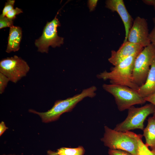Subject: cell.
<instances>
[{
    "label": "cell",
    "mask_w": 155,
    "mask_h": 155,
    "mask_svg": "<svg viewBox=\"0 0 155 155\" xmlns=\"http://www.w3.org/2000/svg\"><path fill=\"white\" fill-rule=\"evenodd\" d=\"M96 87L92 86L82 90L80 93L64 100L56 101L50 109L46 112H40L30 109L29 112L38 115L42 122L48 123L58 119L63 114L71 112L77 104L86 97L92 98L96 95Z\"/></svg>",
    "instance_id": "cell-1"
},
{
    "label": "cell",
    "mask_w": 155,
    "mask_h": 155,
    "mask_svg": "<svg viewBox=\"0 0 155 155\" xmlns=\"http://www.w3.org/2000/svg\"><path fill=\"white\" fill-rule=\"evenodd\" d=\"M104 136L101 140L105 146L110 149L121 150L137 155L138 139L140 134L130 131H116L106 126L104 127Z\"/></svg>",
    "instance_id": "cell-2"
},
{
    "label": "cell",
    "mask_w": 155,
    "mask_h": 155,
    "mask_svg": "<svg viewBox=\"0 0 155 155\" xmlns=\"http://www.w3.org/2000/svg\"><path fill=\"white\" fill-rule=\"evenodd\" d=\"M138 54L125 59L111 67L109 72L105 70L100 73L97 75V78L104 80H109L111 84L126 86L138 90L139 87L133 82L132 73L135 60Z\"/></svg>",
    "instance_id": "cell-3"
},
{
    "label": "cell",
    "mask_w": 155,
    "mask_h": 155,
    "mask_svg": "<svg viewBox=\"0 0 155 155\" xmlns=\"http://www.w3.org/2000/svg\"><path fill=\"white\" fill-rule=\"evenodd\" d=\"M103 89L114 97L118 108L122 111L137 104L146 101L137 90L127 86L117 84H104Z\"/></svg>",
    "instance_id": "cell-4"
},
{
    "label": "cell",
    "mask_w": 155,
    "mask_h": 155,
    "mask_svg": "<svg viewBox=\"0 0 155 155\" xmlns=\"http://www.w3.org/2000/svg\"><path fill=\"white\" fill-rule=\"evenodd\" d=\"M155 109V106L151 103L140 107L132 106L128 109L125 119L117 124L114 129L124 132L136 129L143 130L144 121L148 115L153 114Z\"/></svg>",
    "instance_id": "cell-5"
},
{
    "label": "cell",
    "mask_w": 155,
    "mask_h": 155,
    "mask_svg": "<svg viewBox=\"0 0 155 155\" xmlns=\"http://www.w3.org/2000/svg\"><path fill=\"white\" fill-rule=\"evenodd\" d=\"M155 58V48L151 43L136 56L132 73L134 84L140 87L145 82L151 65Z\"/></svg>",
    "instance_id": "cell-6"
},
{
    "label": "cell",
    "mask_w": 155,
    "mask_h": 155,
    "mask_svg": "<svg viewBox=\"0 0 155 155\" xmlns=\"http://www.w3.org/2000/svg\"><path fill=\"white\" fill-rule=\"evenodd\" d=\"M58 13L57 12L52 20L47 22L42 35L35 40V44L39 52L47 53L50 46L55 48L60 46L63 43L64 38L59 36L57 34V28L61 26L57 18Z\"/></svg>",
    "instance_id": "cell-7"
},
{
    "label": "cell",
    "mask_w": 155,
    "mask_h": 155,
    "mask_svg": "<svg viewBox=\"0 0 155 155\" xmlns=\"http://www.w3.org/2000/svg\"><path fill=\"white\" fill-rule=\"evenodd\" d=\"M29 70L27 63L16 55L3 59L0 62V72L15 83L25 76Z\"/></svg>",
    "instance_id": "cell-8"
},
{
    "label": "cell",
    "mask_w": 155,
    "mask_h": 155,
    "mask_svg": "<svg viewBox=\"0 0 155 155\" xmlns=\"http://www.w3.org/2000/svg\"><path fill=\"white\" fill-rule=\"evenodd\" d=\"M147 22L145 19L137 17L129 32L127 41L144 48L151 44Z\"/></svg>",
    "instance_id": "cell-9"
},
{
    "label": "cell",
    "mask_w": 155,
    "mask_h": 155,
    "mask_svg": "<svg viewBox=\"0 0 155 155\" xmlns=\"http://www.w3.org/2000/svg\"><path fill=\"white\" fill-rule=\"evenodd\" d=\"M142 46L127 41L123 42L117 51L112 50L108 61L114 66L133 55L138 54L143 49Z\"/></svg>",
    "instance_id": "cell-10"
},
{
    "label": "cell",
    "mask_w": 155,
    "mask_h": 155,
    "mask_svg": "<svg viewBox=\"0 0 155 155\" xmlns=\"http://www.w3.org/2000/svg\"><path fill=\"white\" fill-rule=\"evenodd\" d=\"M106 7L112 11L117 13L121 18L125 27V36L124 42L127 41L129 31L133 22V19L128 12L123 0H108L106 1Z\"/></svg>",
    "instance_id": "cell-11"
},
{
    "label": "cell",
    "mask_w": 155,
    "mask_h": 155,
    "mask_svg": "<svg viewBox=\"0 0 155 155\" xmlns=\"http://www.w3.org/2000/svg\"><path fill=\"white\" fill-rule=\"evenodd\" d=\"M137 91L144 98L155 92V58L151 65L145 82L139 87Z\"/></svg>",
    "instance_id": "cell-12"
},
{
    "label": "cell",
    "mask_w": 155,
    "mask_h": 155,
    "mask_svg": "<svg viewBox=\"0 0 155 155\" xmlns=\"http://www.w3.org/2000/svg\"><path fill=\"white\" fill-rule=\"evenodd\" d=\"M22 37V30L20 27L13 26L10 28L6 52L9 53L19 50Z\"/></svg>",
    "instance_id": "cell-13"
},
{
    "label": "cell",
    "mask_w": 155,
    "mask_h": 155,
    "mask_svg": "<svg viewBox=\"0 0 155 155\" xmlns=\"http://www.w3.org/2000/svg\"><path fill=\"white\" fill-rule=\"evenodd\" d=\"M143 135L145 138V145L151 150L155 151V118L153 116L148 118L147 125L143 130Z\"/></svg>",
    "instance_id": "cell-14"
},
{
    "label": "cell",
    "mask_w": 155,
    "mask_h": 155,
    "mask_svg": "<svg viewBox=\"0 0 155 155\" xmlns=\"http://www.w3.org/2000/svg\"><path fill=\"white\" fill-rule=\"evenodd\" d=\"M59 155H84L85 150L81 146L75 148L62 147L56 151Z\"/></svg>",
    "instance_id": "cell-15"
},
{
    "label": "cell",
    "mask_w": 155,
    "mask_h": 155,
    "mask_svg": "<svg viewBox=\"0 0 155 155\" xmlns=\"http://www.w3.org/2000/svg\"><path fill=\"white\" fill-rule=\"evenodd\" d=\"M142 135L140 134L138 139L139 148L137 155H155V151L149 150L142 141Z\"/></svg>",
    "instance_id": "cell-16"
},
{
    "label": "cell",
    "mask_w": 155,
    "mask_h": 155,
    "mask_svg": "<svg viewBox=\"0 0 155 155\" xmlns=\"http://www.w3.org/2000/svg\"><path fill=\"white\" fill-rule=\"evenodd\" d=\"M13 21L6 16H0V29L13 26Z\"/></svg>",
    "instance_id": "cell-17"
},
{
    "label": "cell",
    "mask_w": 155,
    "mask_h": 155,
    "mask_svg": "<svg viewBox=\"0 0 155 155\" xmlns=\"http://www.w3.org/2000/svg\"><path fill=\"white\" fill-rule=\"evenodd\" d=\"M9 81H10L9 79L7 76L0 72V94H2L4 92Z\"/></svg>",
    "instance_id": "cell-18"
},
{
    "label": "cell",
    "mask_w": 155,
    "mask_h": 155,
    "mask_svg": "<svg viewBox=\"0 0 155 155\" xmlns=\"http://www.w3.org/2000/svg\"><path fill=\"white\" fill-rule=\"evenodd\" d=\"M15 1L13 0H8L5 3L4 7L2 10L1 16H5L6 14L10 11L13 9Z\"/></svg>",
    "instance_id": "cell-19"
},
{
    "label": "cell",
    "mask_w": 155,
    "mask_h": 155,
    "mask_svg": "<svg viewBox=\"0 0 155 155\" xmlns=\"http://www.w3.org/2000/svg\"><path fill=\"white\" fill-rule=\"evenodd\" d=\"M23 11L22 9L16 7L9 11L6 15L5 16L8 18L12 20H14L16 18V16L20 13Z\"/></svg>",
    "instance_id": "cell-20"
},
{
    "label": "cell",
    "mask_w": 155,
    "mask_h": 155,
    "mask_svg": "<svg viewBox=\"0 0 155 155\" xmlns=\"http://www.w3.org/2000/svg\"><path fill=\"white\" fill-rule=\"evenodd\" d=\"M108 154L109 155H134L125 151L111 149L109 150Z\"/></svg>",
    "instance_id": "cell-21"
},
{
    "label": "cell",
    "mask_w": 155,
    "mask_h": 155,
    "mask_svg": "<svg viewBox=\"0 0 155 155\" xmlns=\"http://www.w3.org/2000/svg\"><path fill=\"white\" fill-rule=\"evenodd\" d=\"M152 20L154 26L152 30L149 33V37L151 43L155 48V17L153 18Z\"/></svg>",
    "instance_id": "cell-22"
},
{
    "label": "cell",
    "mask_w": 155,
    "mask_h": 155,
    "mask_svg": "<svg viewBox=\"0 0 155 155\" xmlns=\"http://www.w3.org/2000/svg\"><path fill=\"white\" fill-rule=\"evenodd\" d=\"M145 101L150 102L155 106V92L144 98Z\"/></svg>",
    "instance_id": "cell-23"
},
{
    "label": "cell",
    "mask_w": 155,
    "mask_h": 155,
    "mask_svg": "<svg viewBox=\"0 0 155 155\" xmlns=\"http://www.w3.org/2000/svg\"><path fill=\"white\" fill-rule=\"evenodd\" d=\"M98 0H89L88 5L90 11H93L95 8L98 2Z\"/></svg>",
    "instance_id": "cell-24"
},
{
    "label": "cell",
    "mask_w": 155,
    "mask_h": 155,
    "mask_svg": "<svg viewBox=\"0 0 155 155\" xmlns=\"http://www.w3.org/2000/svg\"><path fill=\"white\" fill-rule=\"evenodd\" d=\"M8 129L4 122L3 121H1L0 123V136L5 131Z\"/></svg>",
    "instance_id": "cell-25"
},
{
    "label": "cell",
    "mask_w": 155,
    "mask_h": 155,
    "mask_svg": "<svg viewBox=\"0 0 155 155\" xmlns=\"http://www.w3.org/2000/svg\"><path fill=\"white\" fill-rule=\"evenodd\" d=\"M142 1L146 5L152 6L155 11V0H143Z\"/></svg>",
    "instance_id": "cell-26"
},
{
    "label": "cell",
    "mask_w": 155,
    "mask_h": 155,
    "mask_svg": "<svg viewBox=\"0 0 155 155\" xmlns=\"http://www.w3.org/2000/svg\"><path fill=\"white\" fill-rule=\"evenodd\" d=\"M47 155H59L56 152H54L50 150H48L47 152Z\"/></svg>",
    "instance_id": "cell-27"
},
{
    "label": "cell",
    "mask_w": 155,
    "mask_h": 155,
    "mask_svg": "<svg viewBox=\"0 0 155 155\" xmlns=\"http://www.w3.org/2000/svg\"><path fill=\"white\" fill-rule=\"evenodd\" d=\"M1 155H16V154H7H7H3ZM23 155L22 154H21V155Z\"/></svg>",
    "instance_id": "cell-28"
},
{
    "label": "cell",
    "mask_w": 155,
    "mask_h": 155,
    "mask_svg": "<svg viewBox=\"0 0 155 155\" xmlns=\"http://www.w3.org/2000/svg\"><path fill=\"white\" fill-rule=\"evenodd\" d=\"M153 114V117L155 118V109Z\"/></svg>",
    "instance_id": "cell-29"
}]
</instances>
